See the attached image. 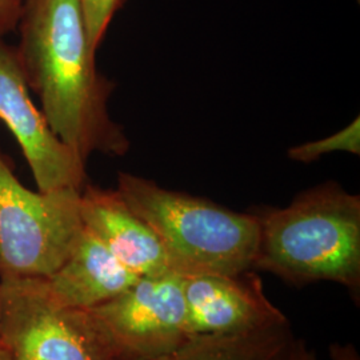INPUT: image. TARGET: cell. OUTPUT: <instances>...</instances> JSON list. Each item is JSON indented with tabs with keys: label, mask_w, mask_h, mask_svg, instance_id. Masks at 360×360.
<instances>
[{
	"label": "cell",
	"mask_w": 360,
	"mask_h": 360,
	"mask_svg": "<svg viewBox=\"0 0 360 360\" xmlns=\"http://www.w3.org/2000/svg\"><path fill=\"white\" fill-rule=\"evenodd\" d=\"M83 226L139 278L175 272V266L154 230L139 218L117 190L86 184L80 193Z\"/></svg>",
	"instance_id": "cell-9"
},
{
	"label": "cell",
	"mask_w": 360,
	"mask_h": 360,
	"mask_svg": "<svg viewBox=\"0 0 360 360\" xmlns=\"http://www.w3.org/2000/svg\"><path fill=\"white\" fill-rule=\"evenodd\" d=\"M116 190L154 230L180 275L254 270L259 243L255 212H236L129 172H119Z\"/></svg>",
	"instance_id": "cell-3"
},
{
	"label": "cell",
	"mask_w": 360,
	"mask_h": 360,
	"mask_svg": "<svg viewBox=\"0 0 360 360\" xmlns=\"http://www.w3.org/2000/svg\"><path fill=\"white\" fill-rule=\"evenodd\" d=\"M28 0H0V38L18 28Z\"/></svg>",
	"instance_id": "cell-14"
},
{
	"label": "cell",
	"mask_w": 360,
	"mask_h": 360,
	"mask_svg": "<svg viewBox=\"0 0 360 360\" xmlns=\"http://www.w3.org/2000/svg\"><path fill=\"white\" fill-rule=\"evenodd\" d=\"M0 360H13L11 356H10V354L7 352V349L3 347L1 345H0Z\"/></svg>",
	"instance_id": "cell-17"
},
{
	"label": "cell",
	"mask_w": 360,
	"mask_h": 360,
	"mask_svg": "<svg viewBox=\"0 0 360 360\" xmlns=\"http://www.w3.org/2000/svg\"><path fill=\"white\" fill-rule=\"evenodd\" d=\"M294 360H318V358H316L315 352L311 351L302 339H297L296 340Z\"/></svg>",
	"instance_id": "cell-16"
},
{
	"label": "cell",
	"mask_w": 360,
	"mask_h": 360,
	"mask_svg": "<svg viewBox=\"0 0 360 360\" xmlns=\"http://www.w3.org/2000/svg\"><path fill=\"white\" fill-rule=\"evenodd\" d=\"M255 214L259 243L254 270L295 287L334 282L359 304V195L328 181L299 193L287 207Z\"/></svg>",
	"instance_id": "cell-2"
},
{
	"label": "cell",
	"mask_w": 360,
	"mask_h": 360,
	"mask_svg": "<svg viewBox=\"0 0 360 360\" xmlns=\"http://www.w3.org/2000/svg\"><path fill=\"white\" fill-rule=\"evenodd\" d=\"M1 309L3 307H1V294H0V327H1Z\"/></svg>",
	"instance_id": "cell-18"
},
{
	"label": "cell",
	"mask_w": 360,
	"mask_h": 360,
	"mask_svg": "<svg viewBox=\"0 0 360 360\" xmlns=\"http://www.w3.org/2000/svg\"><path fill=\"white\" fill-rule=\"evenodd\" d=\"M0 345L13 360H115L90 309L58 303L40 278L0 279Z\"/></svg>",
	"instance_id": "cell-5"
},
{
	"label": "cell",
	"mask_w": 360,
	"mask_h": 360,
	"mask_svg": "<svg viewBox=\"0 0 360 360\" xmlns=\"http://www.w3.org/2000/svg\"><path fill=\"white\" fill-rule=\"evenodd\" d=\"M0 122L11 131L26 158L38 191L72 188L87 184L86 162L53 131L32 102L16 46L0 38Z\"/></svg>",
	"instance_id": "cell-7"
},
{
	"label": "cell",
	"mask_w": 360,
	"mask_h": 360,
	"mask_svg": "<svg viewBox=\"0 0 360 360\" xmlns=\"http://www.w3.org/2000/svg\"><path fill=\"white\" fill-rule=\"evenodd\" d=\"M138 279L84 229L65 263L43 281L62 306L92 309L123 294Z\"/></svg>",
	"instance_id": "cell-10"
},
{
	"label": "cell",
	"mask_w": 360,
	"mask_h": 360,
	"mask_svg": "<svg viewBox=\"0 0 360 360\" xmlns=\"http://www.w3.org/2000/svg\"><path fill=\"white\" fill-rule=\"evenodd\" d=\"M80 193L31 191L0 154V279L49 278L84 230Z\"/></svg>",
	"instance_id": "cell-4"
},
{
	"label": "cell",
	"mask_w": 360,
	"mask_h": 360,
	"mask_svg": "<svg viewBox=\"0 0 360 360\" xmlns=\"http://www.w3.org/2000/svg\"><path fill=\"white\" fill-rule=\"evenodd\" d=\"M126 0H79L91 47L98 52L115 13Z\"/></svg>",
	"instance_id": "cell-13"
},
{
	"label": "cell",
	"mask_w": 360,
	"mask_h": 360,
	"mask_svg": "<svg viewBox=\"0 0 360 360\" xmlns=\"http://www.w3.org/2000/svg\"><path fill=\"white\" fill-rule=\"evenodd\" d=\"M18 28L19 62L52 131L84 160L127 154L108 108L115 84L96 67L79 0H28Z\"/></svg>",
	"instance_id": "cell-1"
},
{
	"label": "cell",
	"mask_w": 360,
	"mask_h": 360,
	"mask_svg": "<svg viewBox=\"0 0 360 360\" xmlns=\"http://www.w3.org/2000/svg\"><path fill=\"white\" fill-rule=\"evenodd\" d=\"M328 352L331 360H360L358 349L351 343H333Z\"/></svg>",
	"instance_id": "cell-15"
},
{
	"label": "cell",
	"mask_w": 360,
	"mask_h": 360,
	"mask_svg": "<svg viewBox=\"0 0 360 360\" xmlns=\"http://www.w3.org/2000/svg\"><path fill=\"white\" fill-rule=\"evenodd\" d=\"M102 326L115 360L153 359L193 335L183 295V275L142 276L115 299L90 309Z\"/></svg>",
	"instance_id": "cell-6"
},
{
	"label": "cell",
	"mask_w": 360,
	"mask_h": 360,
	"mask_svg": "<svg viewBox=\"0 0 360 360\" xmlns=\"http://www.w3.org/2000/svg\"><path fill=\"white\" fill-rule=\"evenodd\" d=\"M290 321L245 334L196 335L166 355L144 360H294Z\"/></svg>",
	"instance_id": "cell-11"
},
{
	"label": "cell",
	"mask_w": 360,
	"mask_h": 360,
	"mask_svg": "<svg viewBox=\"0 0 360 360\" xmlns=\"http://www.w3.org/2000/svg\"><path fill=\"white\" fill-rule=\"evenodd\" d=\"M333 153L360 155L359 116L351 122L346 129H340L324 139L291 147L288 150V158L295 162L311 163L321 159L324 155Z\"/></svg>",
	"instance_id": "cell-12"
},
{
	"label": "cell",
	"mask_w": 360,
	"mask_h": 360,
	"mask_svg": "<svg viewBox=\"0 0 360 360\" xmlns=\"http://www.w3.org/2000/svg\"><path fill=\"white\" fill-rule=\"evenodd\" d=\"M183 295L193 336L245 334L288 321L266 296L254 270L186 275Z\"/></svg>",
	"instance_id": "cell-8"
}]
</instances>
